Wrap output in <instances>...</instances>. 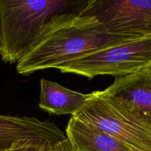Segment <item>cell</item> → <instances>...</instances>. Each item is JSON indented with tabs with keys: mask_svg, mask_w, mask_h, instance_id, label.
<instances>
[{
	"mask_svg": "<svg viewBox=\"0 0 151 151\" xmlns=\"http://www.w3.org/2000/svg\"><path fill=\"white\" fill-rule=\"evenodd\" d=\"M131 40L109 33L93 16L64 13L46 26L35 45L18 61L16 71L30 75L44 69H59L72 60Z\"/></svg>",
	"mask_w": 151,
	"mask_h": 151,
	"instance_id": "6da1fadb",
	"label": "cell"
},
{
	"mask_svg": "<svg viewBox=\"0 0 151 151\" xmlns=\"http://www.w3.org/2000/svg\"><path fill=\"white\" fill-rule=\"evenodd\" d=\"M87 1L0 0V55L5 63H18L32 48L52 19L80 13Z\"/></svg>",
	"mask_w": 151,
	"mask_h": 151,
	"instance_id": "7a4b0ae2",
	"label": "cell"
},
{
	"mask_svg": "<svg viewBox=\"0 0 151 151\" xmlns=\"http://www.w3.org/2000/svg\"><path fill=\"white\" fill-rule=\"evenodd\" d=\"M151 66V36L131 40L91 53L63 65L61 73L92 79L98 75H130Z\"/></svg>",
	"mask_w": 151,
	"mask_h": 151,
	"instance_id": "3957f363",
	"label": "cell"
},
{
	"mask_svg": "<svg viewBox=\"0 0 151 151\" xmlns=\"http://www.w3.org/2000/svg\"><path fill=\"white\" fill-rule=\"evenodd\" d=\"M72 117L120 140L134 151H151V129L101 91H94Z\"/></svg>",
	"mask_w": 151,
	"mask_h": 151,
	"instance_id": "277c9868",
	"label": "cell"
},
{
	"mask_svg": "<svg viewBox=\"0 0 151 151\" xmlns=\"http://www.w3.org/2000/svg\"><path fill=\"white\" fill-rule=\"evenodd\" d=\"M111 34L129 39L151 36V0H91L80 12Z\"/></svg>",
	"mask_w": 151,
	"mask_h": 151,
	"instance_id": "5b68a950",
	"label": "cell"
},
{
	"mask_svg": "<svg viewBox=\"0 0 151 151\" xmlns=\"http://www.w3.org/2000/svg\"><path fill=\"white\" fill-rule=\"evenodd\" d=\"M65 139L66 134L50 121L30 116L0 115V151L24 144L52 147Z\"/></svg>",
	"mask_w": 151,
	"mask_h": 151,
	"instance_id": "8992f818",
	"label": "cell"
},
{
	"mask_svg": "<svg viewBox=\"0 0 151 151\" xmlns=\"http://www.w3.org/2000/svg\"><path fill=\"white\" fill-rule=\"evenodd\" d=\"M101 93L151 129V66L115 78Z\"/></svg>",
	"mask_w": 151,
	"mask_h": 151,
	"instance_id": "52a82bcc",
	"label": "cell"
},
{
	"mask_svg": "<svg viewBox=\"0 0 151 151\" xmlns=\"http://www.w3.org/2000/svg\"><path fill=\"white\" fill-rule=\"evenodd\" d=\"M66 136L76 151H134L110 134L72 116Z\"/></svg>",
	"mask_w": 151,
	"mask_h": 151,
	"instance_id": "ba28073f",
	"label": "cell"
},
{
	"mask_svg": "<svg viewBox=\"0 0 151 151\" xmlns=\"http://www.w3.org/2000/svg\"><path fill=\"white\" fill-rule=\"evenodd\" d=\"M91 97L66 88L46 79L40 82V109L52 114H76Z\"/></svg>",
	"mask_w": 151,
	"mask_h": 151,
	"instance_id": "9c48e42d",
	"label": "cell"
},
{
	"mask_svg": "<svg viewBox=\"0 0 151 151\" xmlns=\"http://www.w3.org/2000/svg\"><path fill=\"white\" fill-rule=\"evenodd\" d=\"M50 148L34 144H24L16 145L7 151H47Z\"/></svg>",
	"mask_w": 151,
	"mask_h": 151,
	"instance_id": "30bf717a",
	"label": "cell"
},
{
	"mask_svg": "<svg viewBox=\"0 0 151 151\" xmlns=\"http://www.w3.org/2000/svg\"><path fill=\"white\" fill-rule=\"evenodd\" d=\"M47 151H76L67 138L64 141L50 147Z\"/></svg>",
	"mask_w": 151,
	"mask_h": 151,
	"instance_id": "8fae6325",
	"label": "cell"
},
{
	"mask_svg": "<svg viewBox=\"0 0 151 151\" xmlns=\"http://www.w3.org/2000/svg\"><path fill=\"white\" fill-rule=\"evenodd\" d=\"M1 16H0V46H1Z\"/></svg>",
	"mask_w": 151,
	"mask_h": 151,
	"instance_id": "7c38bea8",
	"label": "cell"
}]
</instances>
